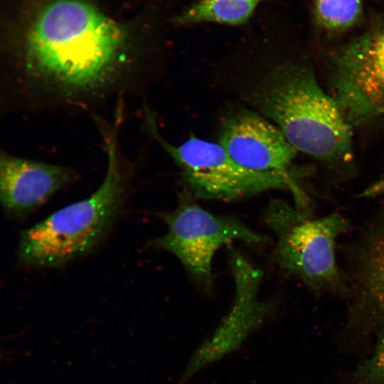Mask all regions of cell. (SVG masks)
Returning <instances> with one entry per match:
<instances>
[{
	"mask_svg": "<svg viewBox=\"0 0 384 384\" xmlns=\"http://www.w3.org/2000/svg\"><path fill=\"white\" fill-rule=\"evenodd\" d=\"M144 45L85 0H50L6 41L3 106L34 112L124 100L149 67Z\"/></svg>",
	"mask_w": 384,
	"mask_h": 384,
	"instance_id": "obj_1",
	"label": "cell"
},
{
	"mask_svg": "<svg viewBox=\"0 0 384 384\" xmlns=\"http://www.w3.org/2000/svg\"><path fill=\"white\" fill-rule=\"evenodd\" d=\"M244 82L243 99L274 122L297 151L324 162L352 159L353 128L306 65L265 60Z\"/></svg>",
	"mask_w": 384,
	"mask_h": 384,
	"instance_id": "obj_2",
	"label": "cell"
},
{
	"mask_svg": "<svg viewBox=\"0 0 384 384\" xmlns=\"http://www.w3.org/2000/svg\"><path fill=\"white\" fill-rule=\"evenodd\" d=\"M124 113L112 122L94 118L107 156L103 181L90 196L64 206L20 234L18 262L34 267H57L85 255L108 235L121 214L133 176V166L120 149Z\"/></svg>",
	"mask_w": 384,
	"mask_h": 384,
	"instance_id": "obj_3",
	"label": "cell"
},
{
	"mask_svg": "<svg viewBox=\"0 0 384 384\" xmlns=\"http://www.w3.org/2000/svg\"><path fill=\"white\" fill-rule=\"evenodd\" d=\"M263 220L275 236L273 256L282 270L314 292H346L336 256L338 238L351 227L346 218L338 213L314 218L295 205L273 200Z\"/></svg>",
	"mask_w": 384,
	"mask_h": 384,
	"instance_id": "obj_4",
	"label": "cell"
},
{
	"mask_svg": "<svg viewBox=\"0 0 384 384\" xmlns=\"http://www.w3.org/2000/svg\"><path fill=\"white\" fill-rule=\"evenodd\" d=\"M144 127L180 167L198 198L233 201L271 189H289L295 203L308 199L294 177L249 170L233 160L219 143L191 137L174 145L161 136L155 117L144 109Z\"/></svg>",
	"mask_w": 384,
	"mask_h": 384,
	"instance_id": "obj_5",
	"label": "cell"
},
{
	"mask_svg": "<svg viewBox=\"0 0 384 384\" xmlns=\"http://www.w3.org/2000/svg\"><path fill=\"white\" fill-rule=\"evenodd\" d=\"M166 233L149 242V246L174 255L200 286H212V262L216 251L234 240L248 244L266 238L239 220L215 215L182 198L177 208L160 214Z\"/></svg>",
	"mask_w": 384,
	"mask_h": 384,
	"instance_id": "obj_6",
	"label": "cell"
},
{
	"mask_svg": "<svg viewBox=\"0 0 384 384\" xmlns=\"http://www.w3.org/2000/svg\"><path fill=\"white\" fill-rule=\"evenodd\" d=\"M330 84V95L353 129L384 122V25L338 51Z\"/></svg>",
	"mask_w": 384,
	"mask_h": 384,
	"instance_id": "obj_7",
	"label": "cell"
},
{
	"mask_svg": "<svg viewBox=\"0 0 384 384\" xmlns=\"http://www.w3.org/2000/svg\"><path fill=\"white\" fill-rule=\"evenodd\" d=\"M218 143L242 166L292 176L289 168L297 151L281 130L259 112L239 110L222 123Z\"/></svg>",
	"mask_w": 384,
	"mask_h": 384,
	"instance_id": "obj_8",
	"label": "cell"
},
{
	"mask_svg": "<svg viewBox=\"0 0 384 384\" xmlns=\"http://www.w3.org/2000/svg\"><path fill=\"white\" fill-rule=\"evenodd\" d=\"M78 178L73 168L1 151L0 200L11 217L22 218L34 211Z\"/></svg>",
	"mask_w": 384,
	"mask_h": 384,
	"instance_id": "obj_9",
	"label": "cell"
},
{
	"mask_svg": "<svg viewBox=\"0 0 384 384\" xmlns=\"http://www.w3.org/2000/svg\"><path fill=\"white\" fill-rule=\"evenodd\" d=\"M355 271L353 309L362 317L376 321L384 315V214L362 240Z\"/></svg>",
	"mask_w": 384,
	"mask_h": 384,
	"instance_id": "obj_10",
	"label": "cell"
},
{
	"mask_svg": "<svg viewBox=\"0 0 384 384\" xmlns=\"http://www.w3.org/2000/svg\"><path fill=\"white\" fill-rule=\"evenodd\" d=\"M262 0H198L174 18L177 25L214 23L237 26L249 21Z\"/></svg>",
	"mask_w": 384,
	"mask_h": 384,
	"instance_id": "obj_11",
	"label": "cell"
},
{
	"mask_svg": "<svg viewBox=\"0 0 384 384\" xmlns=\"http://www.w3.org/2000/svg\"><path fill=\"white\" fill-rule=\"evenodd\" d=\"M320 23L331 30H342L353 25L361 14V0H315Z\"/></svg>",
	"mask_w": 384,
	"mask_h": 384,
	"instance_id": "obj_12",
	"label": "cell"
},
{
	"mask_svg": "<svg viewBox=\"0 0 384 384\" xmlns=\"http://www.w3.org/2000/svg\"><path fill=\"white\" fill-rule=\"evenodd\" d=\"M378 326L375 353L358 368L354 376L355 384H384V316Z\"/></svg>",
	"mask_w": 384,
	"mask_h": 384,
	"instance_id": "obj_13",
	"label": "cell"
},
{
	"mask_svg": "<svg viewBox=\"0 0 384 384\" xmlns=\"http://www.w3.org/2000/svg\"><path fill=\"white\" fill-rule=\"evenodd\" d=\"M384 193V173L361 193L364 198H372Z\"/></svg>",
	"mask_w": 384,
	"mask_h": 384,
	"instance_id": "obj_14",
	"label": "cell"
},
{
	"mask_svg": "<svg viewBox=\"0 0 384 384\" xmlns=\"http://www.w3.org/2000/svg\"><path fill=\"white\" fill-rule=\"evenodd\" d=\"M118 107H117V108H118ZM121 107L123 108L122 107ZM117 108H116V109H117ZM123 109H124V108H123ZM95 115H96V114H95ZM95 115H93V116H95ZM93 116H92V117H93Z\"/></svg>",
	"mask_w": 384,
	"mask_h": 384,
	"instance_id": "obj_15",
	"label": "cell"
}]
</instances>
